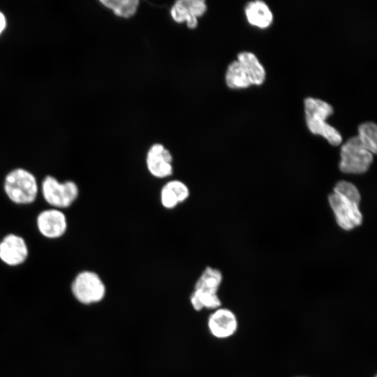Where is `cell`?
<instances>
[{"label": "cell", "instance_id": "2e32d148", "mask_svg": "<svg viewBox=\"0 0 377 377\" xmlns=\"http://www.w3.org/2000/svg\"><path fill=\"white\" fill-rule=\"evenodd\" d=\"M362 145L371 153L375 154L377 150V127L373 122H365L360 125L358 135Z\"/></svg>", "mask_w": 377, "mask_h": 377}, {"label": "cell", "instance_id": "4fadbf2b", "mask_svg": "<svg viewBox=\"0 0 377 377\" xmlns=\"http://www.w3.org/2000/svg\"><path fill=\"white\" fill-rule=\"evenodd\" d=\"M188 195L189 190L184 183L179 180H172L162 188L161 200L164 207L172 209L186 200Z\"/></svg>", "mask_w": 377, "mask_h": 377}, {"label": "cell", "instance_id": "6da1fadb", "mask_svg": "<svg viewBox=\"0 0 377 377\" xmlns=\"http://www.w3.org/2000/svg\"><path fill=\"white\" fill-rule=\"evenodd\" d=\"M360 194L357 187L350 182L339 181L329 195L328 200L337 224L343 230H349L361 225L362 215L359 209Z\"/></svg>", "mask_w": 377, "mask_h": 377}, {"label": "cell", "instance_id": "277c9868", "mask_svg": "<svg viewBox=\"0 0 377 377\" xmlns=\"http://www.w3.org/2000/svg\"><path fill=\"white\" fill-rule=\"evenodd\" d=\"M333 112L332 106L323 100L312 97L304 100L305 119L309 130L325 138L330 145L337 146L341 143V135L325 121Z\"/></svg>", "mask_w": 377, "mask_h": 377}, {"label": "cell", "instance_id": "ba28073f", "mask_svg": "<svg viewBox=\"0 0 377 377\" xmlns=\"http://www.w3.org/2000/svg\"><path fill=\"white\" fill-rule=\"evenodd\" d=\"M36 228L42 237L47 239L62 237L67 230V219L63 210L50 207L36 216Z\"/></svg>", "mask_w": 377, "mask_h": 377}, {"label": "cell", "instance_id": "ffe728a7", "mask_svg": "<svg viewBox=\"0 0 377 377\" xmlns=\"http://www.w3.org/2000/svg\"><path fill=\"white\" fill-rule=\"evenodd\" d=\"M297 377H306V376H297Z\"/></svg>", "mask_w": 377, "mask_h": 377}, {"label": "cell", "instance_id": "5bb4252c", "mask_svg": "<svg viewBox=\"0 0 377 377\" xmlns=\"http://www.w3.org/2000/svg\"><path fill=\"white\" fill-rule=\"evenodd\" d=\"M248 22L259 28H267L272 22L273 15L267 5L262 1L249 2L245 8Z\"/></svg>", "mask_w": 377, "mask_h": 377}, {"label": "cell", "instance_id": "9a60e30c", "mask_svg": "<svg viewBox=\"0 0 377 377\" xmlns=\"http://www.w3.org/2000/svg\"><path fill=\"white\" fill-rule=\"evenodd\" d=\"M222 279L221 272L219 269L207 267L197 280L194 291L204 294L218 295L217 292Z\"/></svg>", "mask_w": 377, "mask_h": 377}, {"label": "cell", "instance_id": "ac0fdd59", "mask_svg": "<svg viewBox=\"0 0 377 377\" xmlns=\"http://www.w3.org/2000/svg\"><path fill=\"white\" fill-rule=\"evenodd\" d=\"M190 302L195 311H201L203 309H216L221 306V301L218 295H207L196 291L192 293Z\"/></svg>", "mask_w": 377, "mask_h": 377}, {"label": "cell", "instance_id": "7c38bea8", "mask_svg": "<svg viewBox=\"0 0 377 377\" xmlns=\"http://www.w3.org/2000/svg\"><path fill=\"white\" fill-rule=\"evenodd\" d=\"M172 157L163 145L154 144L147 155V166L149 172L157 178L169 177L172 173Z\"/></svg>", "mask_w": 377, "mask_h": 377}, {"label": "cell", "instance_id": "e0dca14e", "mask_svg": "<svg viewBox=\"0 0 377 377\" xmlns=\"http://www.w3.org/2000/svg\"><path fill=\"white\" fill-rule=\"evenodd\" d=\"M100 2L119 17H130L133 16L138 6V0H102Z\"/></svg>", "mask_w": 377, "mask_h": 377}, {"label": "cell", "instance_id": "9c48e42d", "mask_svg": "<svg viewBox=\"0 0 377 377\" xmlns=\"http://www.w3.org/2000/svg\"><path fill=\"white\" fill-rule=\"evenodd\" d=\"M29 256V249L24 239L9 233L0 240V260L8 267L24 264Z\"/></svg>", "mask_w": 377, "mask_h": 377}, {"label": "cell", "instance_id": "d6986e66", "mask_svg": "<svg viewBox=\"0 0 377 377\" xmlns=\"http://www.w3.org/2000/svg\"><path fill=\"white\" fill-rule=\"evenodd\" d=\"M6 27V19L2 13L0 12V34Z\"/></svg>", "mask_w": 377, "mask_h": 377}, {"label": "cell", "instance_id": "5b68a950", "mask_svg": "<svg viewBox=\"0 0 377 377\" xmlns=\"http://www.w3.org/2000/svg\"><path fill=\"white\" fill-rule=\"evenodd\" d=\"M39 188L40 194L47 205L61 210L70 207L79 196V188L74 182H59L51 175H47L42 179Z\"/></svg>", "mask_w": 377, "mask_h": 377}, {"label": "cell", "instance_id": "8992f818", "mask_svg": "<svg viewBox=\"0 0 377 377\" xmlns=\"http://www.w3.org/2000/svg\"><path fill=\"white\" fill-rule=\"evenodd\" d=\"M70 290L72 295L83 304L101 302L106 293L105 285L96 272L84 269L73 278Z\"/></svg>", "mask_w": 377, "mask_h": 377}, {"label": "cell", "instance_id": "7a4b0ae2", "mask_svg": "<svg viewBox=\"0 0 377 377\" xmlns=\"http://www.w3.org/2000/svg\"><path fill=\"white\" fill-rule=\"evenodd\" d=\"M265 78V71L256 55L249 52L237 54L226 73V82L231 89L246 88L252 84L260 85Z\"/></svg>", "mask_w": 377, "mask_h": 377}, {"label": "cell", "instance_id": "44dd1931", "mask_svg": "<svg viewBox=\"0 0 377 377\" xmlns=\"http://www.w3.org/2000/svg\"><path fill=\"white\" fill-rule=\"evenodd\" d=\"M375 377H376V376H375Z\"/></svg>", "mask_w": 377, "mask_h": 377}, {"label": "cell", "instance_id": "3957f363", "mask_svg": "<svg viewBox=\"0 0 377 377\" xmlns=\"http://www.w3.org/2000/svg\"><path fill=\"white\" fill-rule=\"evenodd\" d=\"M3 189L8 199L17 205L33 204L40 193L35 175L22 168H15L5 176Z\"/></svg>", "mask_w": 377, "mask_h": 377}, {"label": "cell", "instance_id": "30bf717a", "mask_svg": "<svg viewBox=\"0 0 377 377\" xmlns=\"http://www.w3.org/2000/svg\"><path fill=\"white\" fill-rule=\"evenodd\" d=\"M207 327L216 339H226L234 335L238 329V320L229 309L219 307L209 316Z\"/></svg>", "mask_w": 377, "mask_h": 377}, {"label": "cell", "instance_id": "52a82bcc", "mask_svg": "<svg viewBox=\"0 0 377 377\" xmlns=\"http://www.w3.org/2000/svg\"><path fill=\"white\" fill-rule=\"evenodd\" d=\"M339 169L345 173L362 174L368 170L373 154L361 143L357 136L349 138L341 148Z\"/></svg>", "mask_w": 377, "mask_h": 377}, {"label": "cell", "instance_id": "8fae6325", "mask_svg": "<svg viewBox=\"0 0 377 377\" xmlns=\"http://www.w3.org/2000/svg\"><path fill=\"white\" fill-rule=\"evenodd\" d=\"M207 6L202 0H179L175 3L170 10L172 19L179 23L186 22L190 29L198 25V17L206 11Z\"/></svg>", "mask_w": 377, "mask_h": 377}]
</instances>
